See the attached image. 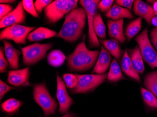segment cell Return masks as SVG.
<instances>
[{
    "label": "cell",
    "instance_id": "obj_26",
    "mask_svg": "<svg viewBox=\"0 0 157 117\" xmlns=\"http://www.w3.org/2000/svg\"><path fill=\"white\" fill-rule=\"evenodd\" d=\"M22 105V102L15 98H11L2 104L1 107L4 112L9 114H14L18 111Z\"/></svg>",
    "mask_w": 157,
    "mask_h": 117
},
{
    "label": "cell",
    "instance_id": "obj_13",
    "mask_svg": "<svg viewBox=\"0 0 157 117\" xmlns=\"http://www.w3.org/2000/svg\"><path fill=\"white\" fill-rule=\"evenodd\" d=\"M133 11L136 15L144 18L149 25L151 24V20L156 15L151 6L140 0L134 1Z\"/></svg>",
    "mask_w": 157,
    "mask_h": 117
},
{
    "label": "cell",
    "instance_id": "obj_21",
    "mask_svg": "<svg viewBox=\"0 0 157 117\" xmlns=\"http://www.w3.org/2000/svg\"><path fill=\"white\" fill-rule=\"evenodd\" d=\"M128 53L136 71L138 74H142L144 72V66L139 46H136L135 48L129 50Z\"/></svg>",
    "mask_w": 157,
    "mask_h": 117
},
{
    "label": "cell",
    "instance_id": "obj_12",
    "mask_svg": "<svg viewBox=\"0 0 157 117\" xmlns=\"http://www.w3.org/2000/svg\"><path fill=\"white\" fill-rule=\"evenodd\" d=\"M29 67L19 70H10L9 72L8 81L15 87L28 86L30 85Z\"/></svg>",
    "mask_w": 157,
    "mask_h": 117
},
{
    "label": "cell",
    "instance_id": "obj_16",
    "mask_svg": "<svg viewBox=\"0 0 157 117\" xmlns=\"http://www.w3.org/2000/svg\"><path fill=\"white\" fill-rule=\"evenodd\" d=\"M4 45L5 56L8 61L10 66L12 69L17 70L19 67V55L21 52L13 47L8 41L3 40Z\"/></svg>",
    "mask_w": 157,
    "mask_h": 117
},
{
    "label": "cell",
    "instance_id": "obj_39",
    "mask_svg": "<svg viewBox=\"0 0 157 117\" xmlns=\"http://www.w3.org/2000/svg\"><path fill=\"white\" fill-rule=\"evenodd\" d=\"M151 24L157 27V16H155L151 20Z\"/></svg>",
    "mask_w": 157,
    "mask_h": 117
},
{
    "label": "cell",
    "instance_id": "obj_5",
    "mask_svg": "<svg viewBox=\"0 0 157 117\" xmlns=\"http://www.w3.org/2000/svg\"><path fill=\"white\" fill-rule=\"evenodd\" d=\"M148 32L146 27L136 36L135 40L138 44L144 60L151 69H154L157 68V52L150 41Z\"/></svg>",
    "mask_w": 157,
    "mask_h": 117
},
{
    "label": "cell",
    "instance_id": "obj_17",
    "mask_svg": "<svg viewBox=\"0 0 157 117\" xmlns=\"http://www.w3.org/2000/svg\"><path fill=\"white\" fill-rule=\"evenodd\" d=\"M57 34L55 31L46 27H40L32 31L27 36V39L30 42H35L54 37Z\"/></svg>",
    "mask_w": 157,
    "mask_h": 117
},
{
    "label": "cell",
    "instance_id": "obj_25",
    "mask_svg": "<svg viewBox=\"0 0 157 117\" xmlns=\"http://www.w3.org/2000/svg\"><path fill=\"white\" fill-rule=\"evenodd\" d=\"M142 18L138 17L128 24L125 32V36L128 40H131L139 33L142 28Z\"/></svg>",
    "mask_w": 157,
    "mask_h": 117
},
{
    "label": "cell",
    "instance_id": "obj_31",
    "mask_svg": "<svg viewBox=\"0 0 157 117\" xmlns=\"http://www.w3.org/2000/svg\"><path fill=\"white\" fill-rule=\"evenodd\" d=\"M52 2V0H36L34 2V5L37 13L39 14L41 13L43 9Z\"/></svg>",
    "mask_w": 157,
    "mask_h": 117
},
{
    "label": "cell",
    "instance_id": "obj_14",
    "mask_svg": "<svg viewBox=\"0 0 157 117\" xmlns=\"http://www.w3.org/2000/svg\"><path fill=\"white\" fill-rule=\"evenodd\" d=\"M107 26L110 37L116 39L121 43L126 41V37L123 31V19L119 20H108Z\"/></svg>",
    "mask_w": 157,
    "mask_h": 117
},
{
    "label": "cell",
    "instance_id": "obj_18",
    "mask_svg": "<svg viewBox=\"0 0 157 117\" xmlns=\"http://www.w3.org/2000/svg\"><path fill=\"white\" fill-rule=\"evenodd\" d=\"M105 16L113 20H119L124 18L132 19L134 17L133 14L129 9L124 8L117 4H114L110 10L105 13Z\"/></svg>",
    "mask_w": 157,
    "mask_h": 117
},
{
    "label": "cell",
    "instance_id": "obj_11",
    "mask_svg": "<svg viewBox=\"0 0 157 117\" xmlns=\"http://www.w3.org/2000/svg\"><path fill=\"white\" fill-rule=\"evenodd\" d=\"M25 19L26 15L21 1L15 9L1 20L0 27L6 28L14 24H22L25 23Z\"/></svg>",
    "mask_w": 157,
    "mask_h": 117
},
{
    "label": "cell",
    "instance_id": "obj_28",
    "mask_svg": "<svg viewBox=\"0 0 157 117\" xmlns=\"http://www.w3.org/2000/svg\"><path fill=\"white\" fill-rule=\"evenodd\" d=\"M141 92L144 103L147 107L157 109V98L152 93L144 88H141Z\"/></svg>",
    "mask_w": 157,
    "mask_h": 117
},
{
    "label": "cell",
    "instance_id": "obj_10",
    "mask_svg": "<svg viewBox=\"0 0 157 117\" xmlns=\"http://www.w3.org/2000/svg\"><path fill=\"white\" fill-rule=\"evenodd\" d=\"M57 90L56 97L59 104V112L61 114L67 113L74 101L69 94L66 88L65 82L63 81L59 75H57Z\"/></svg>",
    "mask_w": 157,
    "mask_h": 117
},
{
    "label": "cell",
    "instance_id": "obj_29",
    "mask_svg": "<svg viewBox=\"0 0 157 117\" xmlns=\"http://www.w3.org/2000/svg\"><path fill=\"white\" fill-rule=\"evenodd\" d=\"M63 79L68 88L73 89L76 88L78 84V79L75 75L65 74L63 75Z\"/></svg>",
    "mask_w": 157,
    "mask_h": 117
},
{
    "label": "cell",
    "instance_id": "obj_9",
    "mask_svg": "<svg viewBox=\"0 0 157 117\" xmlns=\"http://www.w3.org/2000/svg\"><path fill=\"white\" fill-rule=\"evenodd\" d=\"M35 28L14 24L3 29L0 33V39H9L13 40L17 44H25L27 36Z\"/></svg>",
    "mask_w": 157,
    "mask_h": 117
},
{
    "label": "cell",
    "instance_id": "obj_37",
    "mask_svg": "<svg viewBox=\"0 0 157 117\" xmlns=\"http://www.w3.org/2000/svg\"><path fill=\"white\" fill-rule=\"evenodd\" d=\"M150 35L152 44L157 51V27H155L151 30Z\"/></svg>",
    "mask_w": 157,
    "mask_h": 117
},
{
    "label": "cell",
    "instance_id": "obj_7",
    "mask_svg": "<svg viewBox=\"0 0 157 117\" xmlns=\"http://www.w3.org/2000/svg\"><path fill=\"white\" fill-rule=\"evenodd\" d=\"M100 1L97 0H81L80 5L84 9L87 16L89 25V43L91 47L98 48L99 40L95 32L94 28V17L97 14L98 5Z\"/></svg>",
    "mask_w": 157,
    "mask_h": 117
},
{
    "label": "cell",
    "instance_id": "obj_40",
    "mask_svg": "<svg viewBox=\"0 0 157 117\" xmlns=\"http://www.w3.org/2000/svg\"><path fill=\"white\" fill-rule=\"evenodd\" d=\"M16 1H13V0H1L0 2L1 3H3L4 4L5 3H13V2H15Z\"/></svg>",
    "mask_w": 157,
    "mask_h": 117
},
{
    "label": "cell",
    "instance_id": "obj_2",
    "mask_svg": "<svg viewBox=\"0 0 157 117\" xmlns=\"http://www.w3.org/2000/svg\"><path fill=\"white\" fill-rule=\"evenodd\" d=\"M99 51L90 50L84 41L79 43L67 57L68 67L72 71H84L90 69L97 61Z\"/></svg>",
    "mask_w": 157,
    "mask_h": 117
},
{
    "label": "cell",
    "instance_id": "obj_6",
    "mask_svg": "<svg viewBox=\"0 0 157 117\" xmlns=\"http://www.w3.org/2000/svg\"><path fill=\"white\" fill-rule=\"evenodd\" d=\"M52 46V43H35L25 47H20L22 53L24 64L25 66H31L37 63L45 57L48 51Z\"/></svg>",
    "mask_w": 157,
    "mask_h": 117
},
{
    "label": "cell",
    "instance_id": "obj_27",
    "mask_svg": "<svg viewBox=\"0 0 157 117\" xmlns=\"http://www.w3.org/2000/svg\"><path fill=\"white\" fill-rule=\"evenodd\" d=\"M94 28L97 37L101 39L106 38V27L100 14L97 13L94 17Z\"/></svg>",
    "mask_w": 157,
    "mask_h": 117
},
{
    "label": "cell",
    "instance_id": "obj_15",
    "mask_svg": "<svg viewBox=\"0 0 157 117\" xmlns=\"http://www.w3.org/2000/svg\"><path fill=\"white\" fill-rule=\"evenodd\" d=\"M111 61V54L103 45L101 46V52L92 72L98 75L104 74L108 70Z\"/></svg>",
    "mask_w": 157,
    "mask_h": 117
},
{
    "label": "cell",
    "instance_id": "obj_8",
    "mask_svg": "<svg viewBox=\"0 0 157 117\" xmlns=\"http://www.w3.org/2000/svg\"><path fill=\"white\" fill-rule=\"evenodd\" d=\"M78 79V84L71 90L73 94L86 93L94 90L107 78L108 75H75Z\"/></svg>",
    "mask_w": 157,
    "mask_h": 117
},
{
    "label": "cell",
    "instance_id": "obj_3",
    "mask_svg": "<svg viewBox=\"0 0 157 117\" xmlns=\"http://www.w3.org/2000/svg\"><path fill=\"white\" fill-rule=\"evenodd\" d=\"M77 0H56L44 9L45 16L48 22L55 24L73 9L77 8Z\"/></svg>",
    "mask_w": 157,
    "mask_h": 117
},
{
    "label": "cell",
    "instance_id": "obj_20",
    "mask_svg": "<svg viewBox=\"0 0 157 117\" xmlns=\"http://www.w3.org/2000/svg\"><path fill=\"white\" fill-rule=\"evenodd\" d=\"M99 41L108 52L115 58V59L118 61L121 60L123 52L117 39H100Z\"/></svg>",
    "mask_w": 157,
    "mask_h": 117
},
{
    "label": "cell",
    "instance_id": "obj_4",
    "mask_svg": "<svg viewBox=\"0 0 157 117\" xmlns=\"http://www.w3.org/2000/svg\"><path fill=\"white\" fill-rule=\"evenodd\" d=\"M33 96L35 102L42 108L45 116L55 114L58 103L49 94L44 82L34 85Z\"/></svg>",
    "mask_w": 157,
    "mask_h": 117
},
{
    "label": "cell",
    "instance_id": "obj_19",
    "mask_svg": "<svg viewBox=\"0 0 157 117\" xmlns=\"http://www.w3.org/2000/svg\"><path fill=\"white\" fill-rule=\"evenodd\" d=\"M121 67L123 72L128 76L139 82H141L139 75L134 68L128 51L126 49L122 57V60L121 61Z\"/></svg>",
    "mask_w": 157,
    "mask_h": 117
},
{
    "label": "cell",
    "instance_id": "obj_33",
    "mask_svg": "<svg viewBox=\"0 0 157 117\" xmlns=\"http://www.w3.org/2000/svg\"><path fill=\"white\" fill-rule=\"evenodd\" d=\"M9 65V62L4 56V50L2 47L0 49V72L4 73L6 72V68Z\"/></svg>",
    "mask_w": 157,
    "mask_h": 117
},
{
    "label": "cell",
    "instance_id": "obj_23",
    "mask_svg": "<svg viewBox=\"0 0 157 117\" xmlns=\"http://www.w3.org/2000/svg\"><path fill=\"white\" fill-rule=\"evenodd\" d=\"M144 86L157 98V70L148 73L144 79Z\"/></svg>",
    "mask_w": 157,
    "mask_h": 117
},
{
    "label": "cell",
    "instance_id": "obj_32",
    "mask_svg": "<svg viewBox=\"0 0 157 117\" xmlns=\"http://www.w3.org/2000/svg\"><path fill=\"white\" fill-rule=\"evenodd\" d=\"M113 2V0L100 1L98 5V8L102 12H107L112 8Z\"/></svg>",
    "mask_w": 157,
    "mask_h": 117
},
{
    "label": "cell",
    "instance_id": "obj_22",
    "mask_svg": "<svg viewBox=\"0 0 157 117\" xmlns=\"http://www.w3.org/2000/svg\"><path fill=\"white\" fill-rule=\"evenodd\" d=\"M66 58L65 54L61 50H53L48 55V63L54 67H59L63 64Z\"/></svg>",
    "mask_w": 157,
    "mask_h": 117
},
{
    "label": "cell",
    "instance_id": "obj_35",
    "mask_svg": "<svg viewBox=\"0 0 157 117\" xmlns=\"http://www.w3.org/2000/svg\"><path fill=\"white\" fill-rule=\"evenodd\" d=\"M0 10H1L0 19L1 20L3 17L8 15L13 10V7L9 4H1Z\"/></svg>",
    "mask_w": 157,
    "mask_h": 117
},
{
    "label": "cell",
    "instance_id": "obj_34",
    "mask_svg": "<svg viewBox=\"0 0 157 117\" xmlns=\"http://www.w3.org/2000/svg\"><path fill=\"white\" fill-rule=\"evenodd\" d=\"M14 89H15V88L9 86L4 82L2 81V80H1L0 81V100H2L4 95L7 92H9L10 90Z\"/></svg>",
    "mask_w": 157,
    "mask_h": 117
},
{
    "label": "cell",
    "instance_id": "obj_41",
    "mask_svg": "<svg viewBox=\"0 0 157 117\" xmlns=\"http://www.w3.org/2000/svg\"><path fill=\"white\" fill-rule=\"evenodd\" d=\"M153 9L157 15V1H155L153 3Z\"/></svg>",
    "mask_w": 157,
    "mask_h": 117
},
{
    "label": "cell",
    "instance_id": "obj_38",
    "mask_svg": "<svg viewBox=\"0 0 157 117\" xmlns=\"http://www.w3.org/2000/svg\"><path fill=\"white\" fill-rule=\"evenodd\" d=\"M77 115L75 113H72V112H69L67 113L66 115L61 117H76Z\"/></svg>",
    "mask_w": 157,
    "mask_h": 117
},
{
    "label": "cell",
    "instance_id": "obj_1",
    "mask_svg": "<svg viewBox=\"0 0 157 117\" xmlns=\"http://www.w3.org/2000/svg\"><path fill=\"white\" fill-rule=\"evenodd\" d=\"M87 18V14L82 7L73 9L65 16L64 23L56 37L69 43L75 42L82 35Z\"/></svg>",
    "mask_w": 157,
    "mask_h": 117
},
{
    "label": "cell",
    "instance_id": "obj_24",
    "mask_svg": "<svg viewBox=\"0 0 157 117\" xmlns=\"http://www.w3.org/2000/svg\"><path fill=\"white\" fill-rule=\"evenodd\" d=\"M107 79L110 82H116L124 79L121 67L116 59H114L110 65Z\"/></svg>",
    "mask_w": 157,
    "mask_h": 117
},
{
    "label": "cell",
    "instance_id": "obj_36",
    "mask_svg": "<svg viewBox=\"0 0 157 117\" xmlns=\"http://www.w3.org/2000/svg\"><path fill=\"white\" fill-rule=\"evenodd\" d=\"M134 1H135L133 0H117L115 2L119 6L124 7V8L127 9L129 10H131Z\"/></svg>",
    "mask_w": 157,
    "mask_h": 117
},
{
    "label": "cell",
    "instance_id": "obj_30",
    "mask_svg": "<svg viewBox=\"0 0 157 117\" xmlns=\"http://www.w3.org/2000/svg\"><path fill=\"white\" fill-rule=\"evenodd\" d=\"M22 2L24 10L31 14L33 17H36V18H38L39 17L38 13H37L35 9V5L33 3V1L23 0Z\"/></svg>",
    "mask_w": 157,
    "mask_h": 117
}]
</instances>
